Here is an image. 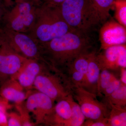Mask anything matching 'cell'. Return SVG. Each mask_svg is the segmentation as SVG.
Returning <instances> with one entry per match:
<instances>
[{
    "mask_svg": "<svg viewBox=\"0 0 126 126\" xmlns=\"http://www.w3.org/2000/svg\"><path fill=\"white\" fill-rule=\"evenodd\" d=\"M39 46L45 62L61 73L78 56L90 50L91 47L87 34L74 30Z\"/></svg>",
    "mask_w": 126,
    "mask_h": 126,
    "instance_id": "obj_1",
    "label": "cell"
},
{
    "mask_svg": "<svg viewBox=\"0 0 126 126\" xmlns=\"http://www.w3.org/2000/svg\"><path fill=\"white\" fill-rule=\"evenodd\" d=\"M73 30L64 19L60 6L43 2L37 7L35 23L28 34L40 45Z\"/></svg>",
    "mask_w": 126,
    "mask_h": 126,
    "instance_id": "obj_2",
    "label": "cell"
},
{
    "mask_svg": "<svg viewBox=\"0 0 126 126\" xmlns=\"http://www.w3.org/2000/svg\"><path fill=\"white\" fill-rule=\"evenodd\" d=\"M60 8L64 19L73 30L88 34L101 24L90 0H65Z\"/></svg>",
    "mask_w": 126,
    "mask_h": 126,
    "instance_id": "obj_3",
    "label": "cell"
},
{
    "mask_svg": "<svg viewBox=\"0 0 126 126\" xmlns=\"http://www.w3.org/2000/svg\"><path fill=\"white\" fill-rule=\"evenodd\" d=\"M33 87L55 102L71 94L70 84L65 76L47 63L36 77Z\"/></svg>",
    "mask_w": 126,
    "mask_h": 126,
    "instance_id": "obj_4",
    "label": "cell"
},
{
    "mask_svg": "<svg viewBox=\"0 0 126 126\" xmlns=\"http://www.w3.org/2000/svg\"><path fill=\"white\" fill-rule=\"evenodd\" d=\"M38 6L30 1L15 3L6 16V28L28 34L35 23Z\"/></svg>",
    "mask_w": 126,
    "mask_h": 126,
    "instance_id": "obj_5",
    "label": "cell"
},
{
    "mask_svg": "<svg viewBox=\"0 0 126 126\" xmlns=\"http://www.w3.org/2000/svg\"><path fill=\"white\" fill-rule=\"evenodd\" d=\"M2 40L18 54L30 60L44 61L39 45L29 34L6 28Z\"/></svg>",
    "mask_w": 126,
    "mask_h": 126,
    "instance_id": "obj_6",
    "label": "cell"
},
{
    "mask_svg": "<svg viewBox=\"0 0 126 126\" xmlns=\"http://www.w3.org/2000/svg\"><path fill=\"white\" fill-rule=\"evenodd\" d=\"M71 94L78 102L86 119L96 120L108 118L110 113L107 106L97 99L96 94L81 87H72Z\"/></svg>",
    "mask_w": 126,
    "mask_h": 126,
    "instance_id": "obj_7",
    "label": "cell"
},
{
    "mask_svg": "<svg viewBox=\"0 0 126 126\" xmlns=\"http://www.w3.org/2000/svg\"><path fill=\"white\" fill-rule=\"evenodd\" d=\"M0 48V80L2 84L16 80L30 59L18 54L6 43L1 41Z\"/></svg>",
    "mask_w": 126,
    "mask_h": 126,
    "instance_id": "obj_8",
    "label": "cell"
},
{
    "mask_svg": "<svg viewBox=\"0 0 126 126\" xmlns=\"http://www.w3.org/2000/svg\"><path fill=\"white\" fill-rule=\"evenodd\" d=\"M54 101L49 97L37 91L29 94L26 99L24 108L31 113L35 119V124L48 125L54 107Z\"/></svg>",
    "mask_w": 126,
    "mask_h": 126,
    "instance_id": "obj_9",
    "label": "cell"
},
{
    "mask_svg": "<svg viewBox=\"0 0 126 126\" xmlns=\"http://www.w3.org/2000/svg\"><path fill=\"white\" fill-rule=\"evenodd\" d=\"M101 49L103 50L112 46L126 43V28L116 21L110 19L103 24L99 31Z\"/></svg>",
    "mask_w": 126,
    "mask_h": 126,
    "instance_id": "obj_10",
    "label": "cell"
},
{
    "mask_svg": "<svg viewBox=\"0 0 126 126\" xmlns=\"http://www.w3.org/2000/svg\"><path fill=\"white\" fill-rule=\"evenodd\" d=\"M96 58L101 70L126 68V45L115 46L103 50Z\"/></svg>",
    "mask_w": 126,
    "mask_h": 126,
    "instance_id": "obj_11",
    "label": "cell"
},
{
    "mask_svg": "<svg viewBox=\"0 0 126 126\" xmlns=\"http://www.w3.org/2000/svg\"><path fill=\"white\" fill-rule=\"evenodd\" d=\"M46 64L42 60H29L16 80L24 89H29L33 87L36 77Z\"/></svg>",
    "mask_w": 126,
    "mask_h": 126,
    "instance_id": "obj_12",
    "label": "cell"
},
{
    "mask_svg": "<svg viewBox=\"0 0 126 126\" xmlns=\"http://www.w3.org/2000/svg\"><path fill=\"white\" fill-rule=\"evenodd\" d=\"M71 95L70 94L57 102L48 126H65L72 115V107L70 101Z\"/></svg>",
    "mask_w": 126,
    "mask_h": 126,
    "instance_id": "obj_13",
    "label": "cell"
},
{
    "mask_svg": "<svg viewBox=\"0 0 126 126\" xmlns=\"http://www.w3.org/2000/svg\"><path fill=\"white\" fill-rule=\"evenodd\" d=\"M101 71L97 59L96 53L94 51L90 58L87 71L81 87L96 96H99L98 85Z\"/></svg>",
    "mask_w": 126,
    "mask_h": 126,
    "instance_id": "obj_14",
    "label": "cell"
},
{
    "mask_svg": "<svg viewBox=\"0 0 126 126\" xmlns=\"http://www.w3.org/2000/svg\"><path fill=\"white\" fill-rule=\"evenodd\" d=\"M24 89L17 80H9L3 84L0 90L1 96L9 102L21 104L29 94L24 92Z\"/></svg>",
    "mask_w": 126,
    "mask_h": 126,
    "instance_id": "obj_15",
    "label": "cell"
},
{
    "mask_svg": "<svg viewBox=\"0 0 126 126\" xmlns=\"http://www.w3.org/2000/svg\"><path fill=\"white\" fill-rule=\"evenodd\" d=\"M96 12L101 24L108 20L110 12L113 8L115 0H90Z\"/></svg>",
    "mask_w": 126,
    "mask_h": 126,
    "instance_id": "obj_16",
    "label": "cell"
},
{
    "mask_svg": "<svg viewBox=\"0 0 126 126\" xmlns=\"http://www.w3.org/2000/svg\"><path fill=\"white\" fill-rule=\"evenodd\" d=\"M109 104L111 108L108 119L109 126H126V108Z\"/></svg>",
    "mask_w": 126,
    "mask_h": 126,
    "instance_id": "obj_17",
    "label": "cell"
},
{
    "mask_svg": "<svg viewBox=\"0 0 126 126\" xmlns=\"http://www.w3.org/2000/svg\"><path fill=\"white\" fill-rule=\"evenodd\" d=\"M70 101L72 107L71 117L65 124V126H83L86 118L78 103L75 101L72 94Z\"/></svg>",
    "mask_w": 126,
    "mask_h": 126,
    "instance_id": "obj_18",
    "label": "cell"
},
{
    "mask_svg": "<svg viewBox=\"0 0 126 126\" xmlns=\"http://www.w3.org/2000/svg\"><path fill=\"white\" fill-rule=\"evenodd\" d=\"M106 98L108 103L126 108V85L121 83L118 89Z\"/></svg>",
    "mask_w": 126,
    "mask_h": 126,
    "instance_id": "obj_19",
    "label": "cell"
},
{
    "mask_svg": "<svg viewBox=\"0 0 126 126\" xmlns=\"http://www.w3.org/2000/svg\"><path fill=\"white\" fill-rule=\"evenodd\" d=\"M113 8L116 21L126 28V0H115Z\"/></svg>",
    "mask_w": 126,
    "mask_h": 126,
    "instance_id": "obj_20",
    "label": "cell"
},
{
    "mask_svg": "<svg viewBox=\"0 0 126 126\" xmlns=\"http://www.w3.org/2000/svg\"><path fill=\"white\" fill-rule=\"evenodd\" d=\"M116 77L107 69H102L100 73L98 81V93L101 95L104 90L107 87Z\"/></svg>",
    "mask_w": 126,
    "mask_h": 126,
    "instance_id": "obj_21",
    "label": "cell"
},
{
    "mask_svg": "<svg viewBox=\"0 0 126 126\" xmlns=\"http://www.w3.org/2000/svg\"><path fill=\"white\" fill-rule=\"evenodd\" d=\"M121 82L119 79H118L116 78L111 83L110 85L105 89L102 94L105 96V97L108 96L111 94L113 92L116 90L118 88L120 87Z\"/></svg>",
    "mask_w": 126,
    "mask_h": 126,
    "instance_id": "obj_22",
    "label": "cell"
},
{
    "mask_svg": "<svg viewBox=\"0 0 126 126\" xmlns=\"http://www.w3.org/2000/svg\"><path fill=\"white\" fill-rule=\"evenodd\" d=\"M7 126H22V121L20 115L15 113H11L8 115Z\"/></svg>",
    "mask_w": 126,
    "mask_h": 126,
    "instance_id": "obj_23",
    "label": "cell"
},
{
    "mask_svg": "<svg viewBox=\"0 0 126 126\" xmlns=\"http://www.w3.org/2000/svg\"><path fill=\"white\" fill-rule=\"evenodd\" d=\"M108 118L101 120H93L86 119L83 126H109Z\"/></svg>",
    "mask_w": 126,
    "mask_h": 126,
    "instance_id": "obj_24",
    "label": "cell"
},
{
    "mask_svg": "<svg viewBox=\"0 0 126 126\" xmlns=\"http://www.w3.org/2000/svg\"><path fill=\"white\" fill-rule=\"evenodd\" d=\"M8 102L2 96L0 97V112L6 113L7 109L10 108Z\"/></svg>",
    "mask_w": 126,
    "mask_h": 126,
    "instance_id": "obj_25",
    "label": "cell"
},
{
    "mask_svg": "<svg viewBox=\"0 0 126 126\" xmlns=\"http://www.w3.org/2000/svg\"><path fill=\"white\" fill-rule=\"evenodd\" d=\"M0 126H7L6 113L0 112Z\"/></svg>",
    "mask_w": 126,
    "mask_h": 126,
    "instance_id": "obj_26",
    "label": "cell"
},
{
    "mask_svg": "<svg viewBox=\"0 0 126 126\" xmlns=\"http://www.w3.org/2000/svg\"><path fill=\"white\" fill-rule=\"evenodd\" d=\"M120 79L119 80L123 84L126 85V68H120Z\"/></svg>",
    "mask_w": 126,
    "mask_h": 126,
    "instance_id": "obj_27",
    "label": "cell"
},
{
    "mask_svg": "<svg viewBox=\"0 0 126 126\" xmlns=\"http://www.w3.org/2000/svg\"><path fill=\"white\" fill-rule=\"evenodd\" d=\"M65 0H44V3L54 6H60Z\"/></svg>",
    "mask_w": 126,
    "mask_h": 126,
    "instance_id": "obj_28",
    "label": "cell"
},
{
    "mask_svg": "<svg viewBox=\"0 0 126 126\" xmlns=\"http://www.w3.org/2000/svg\"><path fill=\"white\" fill-rule=\"evenodd\" d=\"M6 4L8 6H11L12 7L15 5V2L13 0H4Z\"/></svg>",
    "mask_w": 126,
    "mask_h": 126,
    "instance_id": "obj_29",
    "label": "cell"
},
{
    "mask_svg": "<svg viewBox=\"0 0 126 126\" xmlns=\"http://www.w3.org/2000/svg\"><path fill=\"white\" fill-rule=\"evenodd\" d=\"M1 9L0 6V17L1 16Z\"/></svg>",
    "mask_w": 126,
    "mask_h": 126,
    "instance_id": "obj_30",
    "label": "cell"
},
{
    "mask_svg": "<svg viewBox=\"0 0 126 126\" xmlns=\"http://www.w3.org/2000/svg\"><path fill=\"white\" fill-rule=\"evenodd\" d=\"M38 0L39 2L41 3V4H42V3H43V2H42V0Z\"/></svg>",
    "mask_w": 126,
    "mask_h": 126,
    "instance_id": "obj_31",
    "label": "cell"
}]
</instances>
